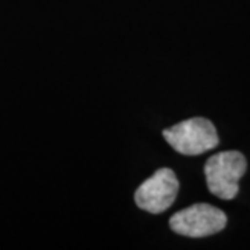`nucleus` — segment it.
I'll list each match as a JSON object with an SVG mask.
<instances>
[{"label": "nucleus", "instance_id": "7ed1b4c3", "mask_svg": "<svg viewBox=\"0 0 250 250\" xmlns=\"http://www.w3.org/2000/svg\"><path fill=\"white\" fill-rule=\"evenodd\" d=\"M228 218L223 210L208 203H196L179 210L170 218V228L188 238H206L223 231Z\"/></svg>", "mask_w": 250, "mask_h": 250}, {"label": "nucleus", "instance_id": "f03ea898", "mask_svg": "<svg viewBox=\"0 0 250 250\" xmlns=\"http://www.w3.org/2000/svg\"><path fill=\"white\" fill-rule=\"evenodd\" d=\"M163 136L175 152L184 156L203 154L220 142L214 124L203 117H193L166 128Z\"/></svg>", "mask_w": 250, "mask_h": 250}, {"label": "nucleus", "instance_id": "20e7f679", "mask_svg": "<svg viewBox=\"0 0 250 250\" xmlns=\"http://www.w3.org/2000/svg\"><path fill=\"white\" fill-rule=\"evenodd\" d=\"M179 182L171 168H160L142 182L135 192V203L152 214H160L174 205Z\"/></svg>", "mask_w": 250, "mask_h": 250}, {"label": "nucleus", "instance_id": "f257e3e1", "mask_svg": "<svg viewBox=\"0 0 250 250\" xmlns=\"http://www.w3.org/2000/svg\"><path fill=\"white\" fill-rule=\"evenodd\" d=\"M248 168L241 152L217 153L205 164V175L210 193L223 200H232L239 193V181Z\"/></svg>", "mask_w": 250, "mask_h": 250}]
</instances>
